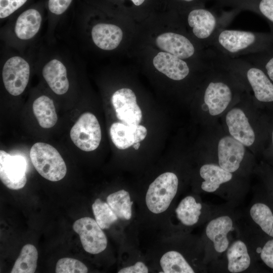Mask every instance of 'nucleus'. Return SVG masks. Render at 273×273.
Returning a JSON list of instances; mask_svg holds the SVG:
<instances>
[{"mask_svg": "<svg viewBox=\"0 0 273 273\" xmlns=\"http://www.w3.org/2000/svg\"><path fill=\"white\" fill-rule=\"evenodd\" d=\"M149 269L143 262L138 261L134 264L120 269L118 273H147Z\"/></svg>", "mask_w": 273, "mask_h": 273, "instance_id": "obj_36", "label": "nucleus"}, {"mask_svg": "<svg viewBox=\"0 0 273 273\" xmlns=\"http://www.w3.org/2000/svg\"><path fill=\"white\" fill-rule=\"evenodd\" d=\"M200 174L204 180L201 189L208 193L216 191L221 184L231 180L233 176L231 172L214 164L203 165L200 169Z\"/></svg>", "mask_w": 273, "mask_h": 273, "instance_id": "obj_21", "label": "nucleus"}, {"mask_svg": "<svg viewBox=\"0 0 273 273\" xmlns=\"http://www.w3.org/2000/svg\"><path fill=\"white\" fill-rule=\"evenodd\" d=\"M254 7V10L267 20L273 32V0H257Z\"/></svg>", "mask_w": 273, "mask_h": 273, "instance_id": "obj_33", "label": "nucleus"}, {"mask_svg": "<svg viewBox=\"0 0 273 273\" xmlns=\"http://www.w3.org/2000/svg\"><path fill=\"white\" fill-rule=\"evenodd\" d=\"M147 134L146 128L141 125L113 123L110 128L112 142L119 149H126L144 140Z\"/></svg>", "mask_w": 273, "mask_h": 273, "instance_id": "obj_13", "label": "nucleus"}, {"mask_svg": "<svg viewBox=\"0 0 273 273\" xmlns=\"http://www.w3.org/2000/svg\"><path fill=\"white\" fill-rule=\"evenodd\" d=\"M226 122L231 135L244 145L250 146L255 140L254 132L244 112L234 108L226 116Z\"/></svg>", "mask_w": 273, "mask_h": 273, "instance_id": "obj_16", "label": "nucleus"}, {"mask_svg": "<svg viewBox=\"0 0 273 273\" xmlns=\"http://www.w3.org/2000/svg\"><path fill=\"white\" fill-rule=\"evenodd\" d=\"M212 46L220 55L238 58L273 48V32H254L222 28L217 32Z\"/></svg>", "mask_w": 273, "mask_h": 273, "instance_id": "obj_1", "label": "nucleus"}, {"mask_svg": "<svg viewBox=\"0 0 273 273\" xmlns=\"http://www.w3.org/2000/svg\"><path fill=\"white\" fill-rule=\"evenodd\" d=\"M272 143H273V131H272Z\"/></svg>", "mask_w": 273, "mask_h": 273, "instance_id": "obj_41", "label": "nucleus"}, {"mask_svg": "<svg viewBox=\"0 0 273 273\" xmlns=\"http://www.w3.org/2000/svg\"><path fill=\"white\" fill-rule=\"evenodd\" d=\"M187 22L195 37L209 46L212 45L217 32L222 28L215 14L202 8L192 10L188 15Z\"/></svg>", "mask_w": 273, "mask_h": 273, "instance_id": "obj_6", "label": "nucleus"}, {"mask_svg": "<svg viewBox=\"0 0 273 273\" xmlns=\"http://www.w3.org/2000/svg\"><path fill=\"white\" fill-rule=\"evenodd\" d=\"M250 215L265 234L273 237V213L267 205L262 203L254 204L250 209Z\"/></svg>", "mask_w": 273, "mask_h": 273, "instance_id": "obj_28", "label": "nucleus"}, {"mask_svg": "<svg viewBox=\"0 0 273 273\" xmlns=\"http://www.w3.org/2000/svg\"><path fill=\"white\" fill-rule=\"evenodd\" d=\"M30 157L36 171L44 178L57 181L65 177L66 164L57 150L51 145L34 144L30 149Z\"/></svg>", "mask_w": 273, "mask_h": 273, "instance_id": "obj_2", "label": "nucleus"}, {"mask_svg": "<svg viewBox=\"0 0 273 273\" xmlns=\"http://www.w3.org/2000/svg\"><path fill=\"white\" fill-rule=\"evenodd\" d=\"M233 96L231 87L222 81H210L204 92V101L209 113L215 116L222 113L228 107Z\"/></svg>", "mask_w": 273, "mask_h": 273, "instance_id": "obj_14", "label": "nucleus"}, {"mask_svg": "<svg viewBox=\"0 0 273 273\" xmlns=\"http://www.w3.org/2000/svg\"><path fill=\"white\" fill-rule=\"evenodd\" d=\"M44 80L56 94L62 95L67 92L69 82L67 68L60 59L54 58L46 63L42 69Z\"/></svg>", "mask_w": 273, "mask_h": 273, "instance_id": "obj_18", "label": "nucleus"}, {"mask_svg": "<svg viewBox=\"0 0 273 273\" xmlns=\"http://www.w3.org/2000/svg\"><path fill=\"white\" fill-rule=\"evenodd\" d=\"M42 20V14L38 9L32 7L23 11L16 20L14 33L21 40L33 38L38 32Z\"/></svg>", "mask_w": 273, "mask_h": 273, "instance_id": "obj_17", "label": "nucleus"}, {"mask_svg": "<svg viewBox=\"0 0 273 273\" xmlns=\"http://www.w3.org/2000/svg\"><path fill=\"white\" fill-rule=\"evenodd\" d=\"M70 138L74 145L86 152L96 150L100 145L102 133L100 124L92 113L82 114L71 129Z\"/></svg>", "mask_w": 273, "mask_h": 273, "instance_id": "obj_4", "label": "nucleus"}, {"mask_svg": "<svg viewBox=\"0 0 273 273\" xmlns=\"http://www.w3.org/2000/svg\"><path fill=\"white\" fill-rule=\"evenodd\" d=\"M95 220L102 230L109 229L118 217L107 203L97 199L92 205Z\"/></svg>", "mask_w": 273, "mask_h": 273, "instance_id": "obj_29", "label": "nucleus"}, {"mask_svg": "<svg viewBox=\"0 0 273 273\" xmlns=\"http://www.w3.org/2000/svg\"><path fill=\"white\" fill-rule=\"evenodd\" d=\"M180 1L185 2H192L194 1L195 0H179Z\"/></svg>", "mask_w": 273, "mask_h": 273, "instance_id": "obj_40", "label": "nucleus"}, {"mask_svg": "<svg viewBox=\"0 0 273 273\" xmlns=\"http://www.w3.org/2000/svg\"><path fill=\"white\" fill-rule=\"evenodd\" d=\"M132 3L136 6L142 5L146 0H130Z\"/></svg>", "mask_w": 273, "mask_h": 273, "instance_id": "obj_37", "label": "nucleus"}, {"mask_svg": "<svg viewBox=\"0 0 273 273\" xmlns=\"http://www.w3.org/2000/svg\"><path fill=\"white\" fill-rule=\"evenodd\" d=\"M244 58L261 68L273 82V48L262 53L248 55Z\"/></svg>", "mask_w": 273, "mask_h": 273, "instance_id": "obj_30", "label": "nucleus"}, {"mask_svg": "<svg viewBox=\"0 0 273 273\" xmlns=\"http://www.w3.org/2000/svg\"><path fill=\"white\" fill-rule=\"evenodd\" d=\"M153 64L159 72L176 81L185 79L190 71L188 63L184 60L165 52L158 53L154 57Z\"/></svg>", "mask_w": 273, "mask_h": 273, "instance_id": "obj_15", "label": "nucleus"}, {"mask_svg": "<svg viewBox=\"0 0 273 273\" xmlns=\"http://www.w3.org/2000/svg\"><path fill=\"white\" fill-rule=\"evenodd\" d=\"M27 162L20 155H11L0 151V179L8 188L17 190L23 188L27 181Z\"/></svg>", "mask_w": 273, "mask_h": 273, "instance_id": "obj_7", "label": "nucleus"}, {"mask_svg": "<svg viewBox=\"0 0 273 273\" xmlns=\"http://www.w3.org/2000/svg\"><path fill=\"white\" fill-rule=\"evenodd\" d=\"M233 226L231 217L221 215L211 220L206 227V235L212 242L215 250L218 253L226 251L229 246L228 235Z\"/></svg>", "mask_w": 273, "mask_h": 273, "instance_id": "obj_19", "label": "nucleus"}, {"mask_svg": "<svg viewBox=\"0 0 273 273\" xmlns=\"http://www.w3.org/2000/svg\"><path fill=\"white\" fill-rule=\"evenodd\" d=\"M30 75V66L28 62L19 56L8 58L3 67L2 78L5 87L14 96L23 93L29 82Z\"/></svg>", "mask_w": 273, "mask_h": 273, "instance_id": "obj_5", "label": "nucleus"}, {"mask_svg": "<svg viewBox=\"0 0 273 273\" xmlns=\"http://www.w3.org/2000/svg\"><path fill=\"white\" fill-rule=\"evenodd\" d=\"M160 264L164 273H194V269L179 252L169 251L161 257Z\"/></svg>", "mask_w": 273, "mask_h": 273, "instance_id": "obj_25", "label": "nucleus"}, {"mask_svg": "<svg viewBox=\"0 0 273 273\" xmlns=\"http://www.w3.org/2000/svg\"><path fill=\"white\" fill-rule=\"evenodd\" d=\"M245 154L244 145L232 136L221 138L218 145L219 165L231 173L240 167Z\"/></svg>", "mask_w": 273, "mask_h": 273, "instance_id": "obj_11", "label": "nucleus"}, {"mask_svg": "<svg viewBox=\"0 0 273 273\" xmlns=\"http://www.w3.org/2000/svg\"><path fill=\"white\" fill-rule=\"evenodd\" d=\"M202 206L195 198L188 196L183 199L175 209L177 218L186 226H192L197 223L201 214Z\"/></svg>", "mask_w": 273, "mask_h": 273, "instance_id": "obj_24", "label": "nucleus"}, {"mask_svg": "<svg viewBox=\"0 0 273 273\" xmlns=\"http://www.w3.org/2000/svg\"><path fill=\"white\" fill-rule=\"evenodd\" d=\"M227 268L229 272L238 273L250 265L251 258L246 244L240 240L232 243L226 250Z\"/></svg>", "mask_w": 273, "mask_h": 273, "instance_id": "obj_22", "label": "nucleus"}, {"mask_svg": "<svg viewBox=\"0 0 273 273\" xmlns=\"http://www.w3.org/2000/svg\"><path fill=\"white\" fill-rule=\"evenodd\" d=\"M202 108L204 111L208 110V107L205 103L202 106Z\"/></svg>", "mask_w": 273, "mask_h": 273, "instance_id": "obj_39", "label": "nucleus"}, {"mask_svg": "<svg viewBox=\"0 0 273 273\" xmlns=\"http://www.w3.org/2000/svg\"><path fill=\"white\" fill-rule=\"evenodd\" d=\"M28 0H0V18L4 19L12 15L26 4Z\"/></svg>", "mask_w": 273, "mask_h": 273, "instance_id": "obj_32", "label": "nucleus"}, {"mask_svg": "<svg viewBox=\"0 0 273 273\" xmlns=\"http://www.w3.org/2000/svg\"><path fill=\"white\" fill-rule=\"evenodd\" d=\"M245 69L247 80L256 99L260 102H273V82L264 70L247 59L236 58Z\"/></svg>", "mask_w": 273, "mask_h": 273, "instance_id": "obj_10", "label": "nucleus"}, {"mask_svg": "<svg viewBox=\"0 0 273 273\" xmlns=\"http://www.w3.org/2000/svg\"><path fill=\"white\" fill-rule=\"evenodd\" d=\"M91 36L97 47L103 50L111 51L119 45L122 39L123 32L117 25L100 23L93 27Z\"/></svg>", "mask_w": 273, "mask_h": 273, "instance_id": "obj_20", "label": "nucleus"}, {"mask_svg": "<svg viewBox=\"0 0 273 273\" xmlns=\"http://www.w3.org/2000/svg\"><path fill=\"white\" fill-rule=\"evenodd\" d=\"M155 42L160 49L184 60L193 57L196 51L188 37L177 33L168 32L160 34Z\"/></svg>", "mask_w": 273, "mask_h": 273, "instance_id": "obj_12", "label": "nucleus"}, {"mask_svg": "<svg viewBox=\"0 0 273 273\" xmlns=\"http://www.w3.org/2000/svg\"><path fill=\"white\" fill-rule=\"evenodd\" d=\"M260 257L267 266L273 269V239L265 244L261 251Z\"/></svg>", "mask_w": 273, "mask_h": 273, "instance_id": "obj_35", "label": "nucleus"}, {"mask_svg": "<svg viewBox=\"0 0 273 273\" xmlns=\"http://www.w3.org/2000/svg\"><path fill=\"white\" fill-rule=\"evenodd\" d=\"M178 185L176 175L166 172L158 176L149 186L146 195L148 209L154 214L166 211L175 196Z\"/></svg>", "mask_w": 273, "mask_h": 273, "instance_id": "obj_3", "label": "nucleus"}, {"mask_svg": "<svg viewBox=\"0 0 273 273\" xmlns=\"http://www.w3.org/2000/svg\"><path fill=\"white\" fill-rule=\"evenodd\" d=\"M107 202L118 218L129 220L132 216V205L129 193L121 190L110 194Z\"/></svg>", "mask_w": 273, "mask_h": 273, "instance_id": "obj_26", "label": "nucleus"}, {"mask_svg": "<svg viewBox=\"0 0 273 273\" xmlns=\"http://www.w3.org/2000/svg\"><path fill=\"white\" fill-rule=\"evenodd\" d=\"M111 103L117 118L126 124H139L142 118V111L137 104L134 92L128 88L116 90L112 95Z\"/></svg>", "mask_w": 273, "mask_h": 273, "instance_id": "obj_9", "label": "nucleus"}, {"mask_svg": "<svg viewBox=\"0 0 273 273\" xmlns=\"http://www.w3.org/2000/svg\"><path fill=\"white\" fill-rule=\"evenodd\" d=\"M33 113L40 126L44 128L54 126L58 117L53 101L42 95L35 99L33 103Z\"/></svg>", "mask_w": 273, "mask_h": 273, "instance_id": "obj_23", "label": "nucleus"}, {"mask_svg": "<svg viewBox=\"0 0 273 273\" xmlns=\"http://www.w3.org/2000/svg\"><path fill=\"white\" fill-rule=\"evenodd\" d=\"M73 229L79 235L82 246L87 252L97 254L106 248L107 237L96 220L89 217L81 218L74 222Z\"/></svg>", "mask_w": 273, "mask_h": 273, "instance_id": "obj_8", "label": "nucleus"}, {"mask_svg": "<svg viewBox=\"0 0 273 273\" xmlns=\"http://www.w3.org/2000/svg\"><path fill=\"white\" fill-rule=\"evenodd\" d=\"M140 146V142H137L133 145V147L135 150H138Z\"/></svg>", "mask_w": 273, "mask_h": 273, "instance_id": "obj_38", "label": "nucleus"}, {"mask_svg": "<svg viewBox=\"0 0 273 273\" xmlns=\"http://www.w3.org/2000/svg\"><path fill=\"white\" fill-rule=\"evenodd\" d=\"M38 252L34 246L28 244L21 249L11 273H33L37 267Z\"/></svg>", "mask_w": 273, "mask_h": 273, "instance_id": "obj_27", "label": "nucleus"}, {"mask_svg": "<svg viewBox=\"0 0 273 273\" xmlns=\"http://www.w3.org/2000/svg\"><path fill=\"white\" fill-rule=\"evenodd\" d=\"M73 0H48V8L49 12L56 16L64 14L70 6Z\"/></svg>", "mask_w": 273, "mask_h": 273, "instance_id": "obj_34", "label": "nucleus"}, {"mask_svg": "<svg viewBox=\"0 0 273 273\" xmlns=\"http://www.w3.org/2000/svg\"><path fill=\"white\" fill-rule=\"evenodd\" d=\"M56 273H86L88 272L86 266L78 260L72 258H63L59 259L56 265Z\"/></svg>", "mask_w": 273, "mask_h": 273, "instance_id": "obj_31", "label": "nucleus"}]
</instances>
